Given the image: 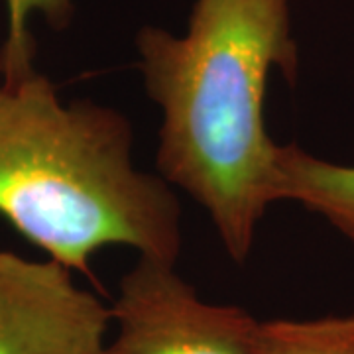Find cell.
I'll list each match as a JSON object with an SVG mask.
<instances>
[{
	"label": "cell",
	"instance_id": "cell-7",
	"mask_svg": "<svg viewBox=\"0 0 354 354\" xmlns=\"http://www.w3.org/2000/svg\"><path fill=\"white\" fill-rule=\"evenodd\" d=\"M8 28L0 48V71L4 77H18L34 69L36 41L30 32L32 14H41L53 30H64L71 24L73 0H4Z\"/></svg>",
	"mask_w": 354,
	"mask_h": 354
},
{
	"label": "cell",
	"instance_id": "cell-1",
	"mask_svg": "<svg viewBox=\"0 0 354 354\" xmlns=\"http://www.w3.org/2000/svg\"><path fill=\"white\" fill-rule=\"evenodd\" d=\"M144 91L160 111L158 176L209 216L244 264L278 199V142L266 127L274 71L297 83L290 0H195L187 32L136 34Z\"/></svg>",
	"mask_w": 354,
	"mask_h": 354
},
{
	"label": "cell",
	"instance_id": "cell-6",
	"mask_svg": "<svg viewBox=\"0 0 354 354\" xmlns=\"http://www.w3.org/2000/svg\"><path fill=\"white\" fill-rule=\"evenodd\" d=\"M256 354H354V313L258 321Z\"/></svg>",
	"mask_w": 354,
	"mask_h": 354
},
{
	"label": "cell",
	"instance_id": "cell-2",
	"mask_svg": "<svg viewBox=\"0 0 354 354\" xmlns=\"http://www.w3.org/2000/svg\"><path fill=\"white\" fill-rule=\"evenodd\" d=\"M0 216L87 276L102 248L176 264L183 248L176 189L136 165L130 120L106 104L64 101L36 67L0 71Z\"/></svg>",
	"mask_w": 354,
	"mask_h": 354
},
{
	"label": "cell",
	"instance_id": "cell-5",
	"mask_svg": "<svg viewBox=\"0 0 354 354\" xmlns=\"http://www.w3.org/2000/svg\"><path fill=\"white\" fill-rule=\"evenodd\" d=\"M278 199L301 205L354 246V164L319 158L299 144H279Z\"/></svg>",
	"mask_w": 354,
	"mask_h": 354
},
{
	"label": "cell",
	"instance_id": "cell-3",
	"mask_svg": "<svg viewBox=\"0 0 354 354\" xmlns=\"http://www.w3.org/2000/svg\"><path fill=\"white\" fill-rule=\"evenodd\" d=\"M116 335L99 354H256L258 321L236 305L209 304L176 262L138 256L111 307Z\"/></svg>",
	"mask_w": 354,
	"mask_h": 354
},
{
	"label": "cell",
	"instance_id": "cell-4",
	"mask_svg": "<svg viewBox=\"0 0 354 354\" xmlns=\"http://www.w3.org/2000/svg\"><path fill=\"white\" fill-rule=\"evenodd\" d=\"M111 323L65 266L0 250V354H99Z\"/></svg>",
	"mask_w": 354,
	"mask_h": 354
}]
</instances>
